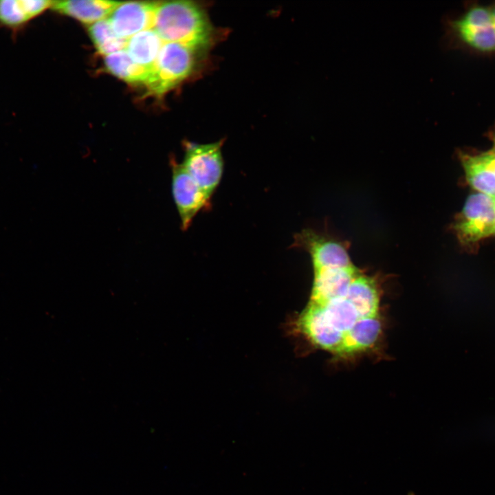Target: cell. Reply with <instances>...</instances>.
<instances>
[{
    "label": "cell",
    "mask_w": 495,
    "mask_h": 495,
    "mask_svg": "<svg viewBox=\"0 0 495 495\" xmlns=\"http://www.w3.org/2000/svg\"><path fill=\"white\" fill-rule=\"evenodd\" d=\"M153 29L164 43H179L207 52L219 38L205 8L190 1L159 3Z\"/></svg>",
    "instance_id": "6da1fadb"
},
{
    "label": "cell",
    "mask_w": 495,
    "mask_h": 495,
    "mask_svg": "<svg viewBox=\"0 0 495 495\" xmlns=\"http://www.w3.org/2000/svg\"><path fill=\"white\" fill-rule=\"evenodd\" d=\"M208 53L179 43H164L144 85L148 93L164 95L191 76Z\"/></svg>",
    "instance_id": "7a4b0ae2"
},
{
    "label": "cell",
    "mask_w": 495,
    "mask_h": 495,
    "mask_svg": "<svg viewBox=\"0 0 495 495\" xmlns=\"http://www.w3.org/2000/svg\"><path fill=\"white\" fill-rule=\"evenodd\" d=\"M452 229L461 245L470 249L495 236V197L478 192L470 195Z\"/></svg>",
    "instance_id": "3957f363"
},
{
    "label": "cell",
    "mask_w": 495,
    "mask_h": 495,
    "mask_svg": "<svg viewBox=\"0 0 495 495\" xmlns=\"http://www.w3.org/2000/svg\"><path fill=\"white\" fill-rule=\"evenodd\" d=\"M221 140L208 144L186 142L182 162L186 170L206 195L211 197L223 172Z\"/></svg>",
    "instance_id": "277c9868"
},
{
    "label": "cell",
    "mask_w": 495,
    "mask_h": 495,
    "mask_svg": "<svg viewBox=\"0 0 495 495\" xmlns=\"http://www.w3.org/2000/svg\"><path fill=\"white\" fill-rule=\"evenodd\" d=\"M172 193L181 220L182 229L186 230L194 217L208 209L209 199L182 163L171 162Z\"/></svg>",
    "instance_id": "5b68a950"
},
{
    "label": "cell",
    "mask_w": 495,
    "mask_h": 495,
    "mask_svg": "<svg viewBox=\"0 0 495 495\" xmlns=\"http://www.w3.org/2000/svg\"><path fill=\"white\" fill-rule=\"evenodd\" d=\"M314 280L310 302L321 305L345 298L360 270L353 263L346 265L313 264Z\"/></svg>",
    "instance_id": "8992f818"
},
{
    "label": "cell",
    "mask_w": 495,
    "mask_h": 495,
    "mask_svg": "<svg viewBox=\"0 0 495 495\" xmlns=\"http://www.w3.org/2000/svg\"><path fill=\"white\" fill-rule=\"evenodd\" d=\"M294 327L315 346L339 354L344 334L329 322L319 305L309 302L296 318Z\"/></svg>",
    "instance_id": "52a82bcc"
},
{
    "label": "cell",
    "mask_w": 495,
    "mask_h": 495,
    "mask_svg": "<svg viewBox=\"0 0 495 495\" xmlns=\"http://www.w3.org/2000/svg\"><path fill=\"white\" fill-rule=\"evenodd\" d=\"M158 4L148 1L121 2L107 19L115 34L127 40L142 31L153 28Z\"/></svg>",
    "instance_id": "ba28073f"
},
{
    "label": "cell",
    "mask_w": 495,
    "mask_h": 495,
    "mask_svg": "<svg viewBox=\"0 0 495 495\" xmlns=\"http://www.w3.org/2000/svg\"><path fill=\"white\" fill-rule=\"evenodd\" d=\"M53 3L47 0H0V26L16 34L51 8Z\"/></svg>",
    "instance_id": "9c48e42d"
},
{
    "label": "cell",
    "mask_w": 495,
    "mask_h": 495,
    "mask_svg": "<svg viewBox=\"0 0 495 495\" xmlns=\"http://www.w3.org/2000/svg\"><path fill=\"white\" fill-rule=\"evenodd\" d=\"M345 298L353 305L360 318L379 316L380 286L375 276L360 270L353 280Z\"/></svg>",
    "instance_id": "30bf717a"
},
{
    "label": "cell",
    "mask_w": 495,
    "mask_h": 495,
    "mask_svg": "<svg viewBox=\"0 0 495 495\" xmlns=\"http://www.w3.org/2000/svg\"><path fill=\"white\" fill-rule=\"evenodd\" d=\"M120 3L104 0L54 1L51 8L90 25L107 19Z\"/></svg>",
    "instance_id": "8fae6325"
},
{
    "label": "cell",
    "mask_w": 495,
    "mask_h": 495,
    "mask_svg": "<svg viewBox=\"0 0 495 495\" xmlns=\"http://www.w3.org/2000/svg\"><path fill=\"white\" fill-rule=\"evenodd\" d=\"M382 333L380 316L360 318L344 337L339 355L347 356L366 351L373 347Z\"/></svg>",
    "instance_id": "7c38bea8"
},
{
    "label": "cell",
    "mask_w": 495,
    "mask_h": 495,
    "mask_svg": "<svg viewBox=\"0 0 495 495\" xmlns=\"http://www.w3.org/2000/svg\"><path fill=\"white\" fill-rule=\"evenodd\" d=\"M164 43L152 28L127 39L125 50L135 63L151 72Z\"/></svg>",
    "instance_id": "4fadbf2b"
},
{
    "label": "cell",
    "mask_w": 495,
    "mask_h": 495,
    "mask_svg": "<svg viewBox=\"0 0 495 495\" xmlns=\"http://www.w3.org/2000/svg\"><path fill=\"white\" fill-rule=\"evenodd\" d=\"M460 160L468 184L478 192L495 197V175L481 153L460 154Z\"/></svg>",
    "instance_id": "5bb4252c"
},
{
    "label": "cell",
    "mask_w": 495,
    "mask_h": 495,
    "mask_svg": "<svg viewBox=\"0 0 495 495\" xmlns=\"http://www.w3.org/2000/svg\"><path fill=\"white\" fill-rule=\"evenodd\" d=\"M104 62L111 74L129 83L145 85L151 74L135 63L125 49L105 56Z\"/></svg>",
    "instance_id": "9a60e30c"
},
{
    "label": "cell",
    "mask_w": 495,
    "mask_h": 495,
    "mask_svg": "<svg viewBox=\"0 0 495 495\" xmlns=\"http://www.w3.org/2000/svg\"><path fill=\"white\" fill-rule=\"evenodd\" d=\"M316 305L321 307L329 322L344 334L349 331L360 318L356 309L346 298Z\"/></svg>",
    "instance_id": "2e32d148"
},
{
    "label": "cell",
    "mask_w": 495,
    "mask_h": 495,
    "mask_svg": "<svg viewBox=\"0 0 495 495\" xmlns=\"http://www.w3.org/2000/svg\"><path fill=\"white\" fill-rule=\"evenodd\" d=\"M88 30L95 47L104 56L126 47L127 40L115 34L107 19L89 25Z\"/></svg>",
    "instance_id": "e0dca14e"
},
{
    "label": "cell",
    "mask_w": 495,
    "mask_h": 495,
    "mask_svg": "<svg viewBox=\"0 0 495 495\" xmlns=\"http://www.w3.org/2000/svg\"><path fill=\"white\" fill-rule=\"evenodd\" d=\"M459 38L472 48L481 52L495 51V26L453 30Z\"/></svg>",
    "instance_id": "ac0fdd59"
},
{
    "label": "cell",
    "mask_w": 495,
    "mask_h": 495,
    "mask_svg": "<svg viewBox=\"0 0 495 495\" xmlns=\"http://www.w3.org/2000/svg\"><path fill=\"white\" fill-rule=\"evenodd\" d=\"M487 164L495 175V146L485 153H481Z\"/></svg>",
    "instance_id": "d6986e66"
},
{
    "label": "cell",
    "mask_w": 495,
    "mask_h": 495,
    "mask_svg": "<svg viewBox=\"0 0 495 495\" xmlns=\"http://www.w3.org/2000/svg\"><path fill=\"white\" fill-rule=\"evenodd\" d=\"M490 10H491V13H492L494 25L495 26V6L494 8H492V9H490Z\"/></svg>",
    "instance_id": "ffe728a7"
},
{
    "label": "cell",
    "mask_w": 495,
    "mask_h": 495,
    "mask_svg": "<svg viewBox=\"0 0 495 495\" xmlns=\"http://www.w3.org/2000/svg\"><path fill=\"white\" fill-rule=\"evenodd\" d=\"M492 138H493L494 146H495V133H494Z\"/></svg>",
    "instance_id": "44dd1931"
}]
</instances>
